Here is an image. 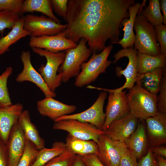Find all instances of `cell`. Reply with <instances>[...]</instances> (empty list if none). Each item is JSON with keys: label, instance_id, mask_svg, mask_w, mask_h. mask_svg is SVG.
<instances>
[{"label": "cell", "instance_id": "cell-1", "mask_svg": "<svg viewBox=\"0 0 166 166\" xmlns=\"http://www.w3.org/2000/svg\"><path fill=\"white\" fill-rule=\"evenodd\" d=\"M135 0H69L65 20V37L77 43L85 38L92 53L120 41L123 19L129 17L128 8Z\"/></svg>", "mask_w": 166, "mask_h": 166}, {"label": "cell", "instance_id": "cell-2", "mask_svg": "<svg viewBox=\"0 0 166 166\" xmlns=\"http://www.w3.org/2000/svg\"><path fill=\"white\" fill-rule=\"evenodd\" d=\"M130 113L139 121H145L158 112V96L142 88L138 84L129 89L127 94Z\"/></svg>", "mask_w": 166, "mask_h": 166}, {"label": "cell", "instance_id": "cell-3", "mask_svg": "<svg viewBox=\"0 0 166 166\" xmlns=\"http://www.w3.org/2000/svg\"><path fill=\"white\" fill-rule=\"evenodd\" d=\"M133 29L135 30L134 49L138 52L153 56L160 55L154 27L139 11L136 16Z\"/></svg>", "mask_w": 166, "mask_h": 166}, {"label": "cell", "instance_id": "cell-4", "mask_svg": "<svg viewBox=\"0 0 166 166\" xmlns=\"http://www.w3.org/2000/svg\"><path fill=\"white\" fill-rule=\"evenodd\" d=\"M113 47L111 44L100 53H93L89 61L81 64V71L75 80L76 86L81 88L88 85L95 81L100 74L105 73L107 68L112 63L108 58Z\"/></svg>", "mask_w": 166, "mask_h": 166}, {"label": "cell", "instance_id": "cell-5", "mask_svg": "<svg viewBox=\"0 0 166 166\" xmlns=\"http://www.w3.org/2000/svg\"><path fill=\"white\" fill-rule=\"evenodd\" d=\"M86 43V40L81 38L76 47L65 50V59L57 71L62 75V82L66 83L80 73L81 64L87 61L92 53Z\"/></svg>", "mask_w": 166, "mask_h": 166}, {"label": "cell", "instance_id": "cell-6", "mask_svg": "<svg viewBox=\"0 0 166 166\" xmlns=\"http://www.w3.org/2000/svg\"><path fill=\"white\" fill-rule=\"evenodd\" d=\"M32 49L34 53L46 58L45 65H42L38 71L48 88L54 92L62 82V75L59 73L57 74V72L64 60L65 53L63 51L52 53L38 48H33Z\"/></svg>", "mask_w": 166, "mask_h": 166}, {"label": "cell", "instance_id": "cell-7", "mask_svg": "<svg viewBox=\"0 0 166 166\" xmlns=\"http://www.w3.org/2000/svg\"><path fill=\"white\" fill-rule=\"evenodd\" d=\"M24 28L30 32V36L56 35L64 31L67 24H58L53 19L42 15L39 16L28 14L23 17Z\"/></svg>", "mask_w": 166, "mask_h": 166}, {"label": "cell", "instance_id": "cell-8", "mask_svg": "<svg viewBox=\"0 0 166 166\" xmlns=\"http://www.w3.org/2000/svg\"><path fill=\"white\" fill-rule=\"evenodd\" d=\"M137 51L133 47L123 49L113 56L114 60L113 62L114 63L124 57H126L128 59V63L125 69H122V68L119 67L116 68L117 75L120 77L123 75L126 79V81L124 85L119 88L115 89L102 88V90L108 92H119L125 89H130L134 86L138 74L137 69Z\"/></svg>", "mask_w": 166, "mask_h": 166}, {"label": "cell", "instance_id": "cell-9", "mask_svg": "<svg viewBox=\"0 0 166 166\" xmlns=\"http://www.w3.org/2000/svg\"><path fill=\"white\" fill-rule=\"evenodd\" d=\"M53 128L66 131L73 137L85 140H93L97 143L99 136L105 133L102 130L86 122L74 119H66L55 122Z\"/></svg>", "mask_w": 166, "mask_h": 166}, {"label": "cell", "instance_id": "cell-10", "mask_svg": "<svg viewBox=\"0 0 166 166\" xmlns=\"http://www.w3.org/2000/svg\"><path fill=\"white\" fill-rule=\"evenodd\" d=\"M107 97V92H102L100 93L94 103L87 109L80 113L62 116L55 122L62 120L74 119L89 123L97 129L102 130L106 117L103 107Z\"/></svg>", "mask_w": 166, "mask_h": 166}, {"label": "cell", "instance_id": "cell-11", "mask_svg": "<svg viewBox=\"0 0 166 166\" xmlns=\"http://www.w3.org/2000/svg\"><path fill=\"white\" fill-rule=\"evenodd\" d=\"M97 155L105 166H119L122 153L126 147L124 142L112 140L104 134L99 137Z\"/></svg>", "mask_w": 166, "mask_h": 166}, {"label": "cell", "instance_id": "cell-12", "mask_svg": "<svg viewBox=\"0 0 166 166\" xmlns=\"http://www.w3.org/2000/svg\"><path fill=\"white\" fill-rule=\"evenodd\" d=\"M109 93L105 113L106 117L102 128L104 131L113 121L122 118L130 113L126 91Z\"/></svg>", "mask_w": 166, "mask_h": 166}, {"label": "cell", "instance_id": "cell-13", "mask_svg": "<svg viewBox=\"0 0 166 166\" xmlns=\"http://www.w3.org/2000/svg\"><path fill=\"white\" fill-rule=\"evenodd\" d=\"M20 58L23 65V69L18 75L16 81L19 82L25 81L31 82L40 89L44 94L45 97H56V93L49 89L41 74L32 65L30 51L29 50L22 51Z\"/></svg>", "mask_w": 166, "mask_h": 166}, {"label": "cell", "instance_id": "cell-14", "mask_svg": "<svg viewBox=\"0 0 166 166\" xmlns=\"http://www.w3.org/2000/svg\"><path fill=\"white\" fill-rule=\"evenodd\" d=\"M29 45L32 48L45 49L56 53L75 48L77 44L66 38L63 31L54 35L31 37Z\"/></svg>", "mask_w": 166, "mask_h": 166}, {"label": "cell", "instance_id": "cell-15", "mask_svg": "<svg viewBox=\"0 0 166 166\" xmlns=\"http://www.w3.org/2000/svg\"><path fill=\"white\" fill-rule=\"evenodd\" d=\"M26 139L18 122L13 127L6 144L8 166H17L26 148Z\"/></svg>", "mask_w": 166, "mask_h": 166}, {"label": "cell", "instance_id": "cell-16", "mask_svg": "<svg viewBox=\"0 0 166 166\" xmlns=\"http://www.w3.org/2000/svg\"><path fill=\"white\" fill-rule=\"evenodd\" d=\"M146 132L149 147L166 143V113L158 112L145 120Z\"/></svg>", "mask_w": 166, "mask_h": 166}, {"label": "cell", "instance_id": "cell-17", "mask_svg": "<svg viewBox=\"0 0 166 166\" xmlns=\"http://www.w3.org/2000/svg\"><path fill=\"white\" fill-rule=\"evenodd\" d=\"M139 121L129 113L113 121L104 131L105 134L113 140L124 142L135 131Z\"/></svg>", "mask_w": 166, "mask_h": 166}, {"label": "cell", "instance_id": "cell-18", "mask_svg": "<svg viewBox=\"0 0 166 166\" xmlns=\"http://www.w3.org/2000/svg\"><path fill=\"white\" fill-rule=\"evenodd\" d=\"M37 108L41 115L54 122L60 117L73 112L77 109L75 105L65 104L51 97H45L38 101Z\"/></svg>", "mask_w": 166, "mask_h": 166}, {"label": "cell", "instance_id": "cell-19", "mask_svg": "<svg viewBox=\"0 0 166 166\" xmlns=\"http://www.w3.org/2000/svg\"><path fill=\"white\" fill-rule=\"evenodd\" d=\"M23 106L18 103L0 108V140L5 144L11 130L23 111Z\"/></svg>", "mask_w": 166, "mask_h": 166}, {"label": "cell", "instance_id": "cell-20", "mask_svg": "<svg viewBox=\"0 0 166 166\" xmlns=\"http://www.w3.org/2000/svg\"><path fill=\"white\" fill-rule=\"evenodd\" d=\"M139 160L148 152L149 146L146 132L145 121H139L135 131L124 142Z\"/></svg>", "mask_w": 166, "mask_h": 166}, {"label": "cell", "instance_id": "cell-21", "mask_svg": "<svg viewBox=\"0 0 166 166\" xmlns=\"http://www.w3.org/2000/svg\"><path fill=\"white\" fill-rule=\"evenodd\" d=\"M141 6V4L139 2L130 6L128 8L129 18H124L121 22V25L124 26L123 37L116 44L121 45L123 49L133 47L135 38L133 30L134 23Z\"/></svg>", "mask_w": 166, "mask_h": 166}, {"label": "cell", "instance_id": "cell-22", "mask_svg": "<svg viewBox=\"0 0 166 166\" xmlns=\"http://www.w3.org/2000/svg\"><path fill=\"white\" fill-rule=\"evenodd\" d=\"M67 150L71 153L81 156L89 154L97 155V143L93 140H85L73 137L68 133L65 143Z\"/></svg>", "mask_w": 166, "mask_h": 166}, {"label": "cell", "instance_id": "cell-23", "mask_svg": "<svg viewBox=\"0 0 166 166\" xmlns=\"http://www.w3.org/2000/svg\"><path fill=\"white\" fill-rule=\"evenodd\" d=\"M18 121L26 139L30 141L38 150L45 148V140L40 136L36 126L31 122L28 110L22 112Z\"/></svg>", "mask_w": 166, "mask_h": 166}, {"label": "cell", "instance_id": "cell-24", "mask_svg": "<svg viewBox=\"0 0 166 166\" xmlns=\"http://www.w3.org/2000/svg\"><path fill=\"white\" fill-rule=\"evenodd\" d=\"M165 68H159L142 74H138L136 83L148 92L157 94L160 91Z\"/></svg>", "mask_w": 166, "mask_h": 166}, {"label": "cell", "instance_id": "cell-25", "mask_svg": "<svg viewBox=\"0 0 166 166\" xmlns=\"http://www.w3.org/2000/svg\"><path fill=\"white\" fill-rule=\"evenodd\" d=\"M166 57L161 54L153 56L137 51V69L138 74H142L159 68H165Z\"/></svg>", "mask_w": 166, "mask_h": 166}, {"label": "cell", "instance_id": "cell-26", "mask_svg": "<svg viewBox=\"0 0 166 166\" xmlns=\"http://www.w3.org/2000/svg\"><path fill=\"white\" fill-rule=\"evenodd\" d=\"M23 23V17H22L11 31L5 36L0 38V56L9 51L10 46L19 40L30 36V32L24 28Z\"/></svg>", "mask_w": 166, "mask_h": 166}, {"label": "cell", "instance_id": "cell-27", "mask_svg": "<svg viewBox=\"0 0 166 166\" xmlns=\"http://www.w3.org/2000/svg\"><path fill=\"white\" fill-rule=\"evenodd\" d=\"M41 13L58 24L59 20L54 14L50 0H25L23 3L22 14L27 12Z\"/></svg>", "mask_w": 166, "mask_h": 166}, {"label": "cell", "instance_id": "cell-28", "mask_svg": "<svg viewBox=\"0 0 166 166\" xmlns=\"http://www.w3.org/2000/svg\"><path fill=\"white\" fill-rule=\"evenodd\" d=\"M67 150L65 143L56 141L51 148L45 147L39 150L36 158L31 166H43L53 158Z\"/></svg>", "mask_w": 166, "mask_h": 166}, {"label": "cell", "instance_id": "cell-29", "mask_svg": "<svg viewBox=\"0 0 166 166\" xmlns=\"http://www.w3.org/2000/svg\"><path fill=\"white\" fill-rule=\"evenodd\" d=\"M159 0H149L148 5L139 12L154 27L162 24L163 17L160 11Z\"/></svg>", "mask_w": 166, "mask_h": 166}, {"label": "cell", "instance_id": "cell-30", "mask_svg": "<svg viewBox=\"0 0 166 166\" xmlns=\"http://www.w3.org/2000/svg\"><path fill=\"white\" fill-rule=\"evenodd\" d=\"M12 71V68L8 67L0 75V108L12 105L7 87V80Z\"/></svg>", "mask_w": 166, "mask_h": 166}, {"label": "cell", "instance_id": "cell-31", "mask_svg": "<svg viewBox=\"0 0 166 166\" xmlns=\"http://www.w3.org/2000/svg\"><path fill=\"white\" fill-rule=\"evenodd\" d=\"M26 139L24 152L17 166H31L35 161L39 150L29 140Z\"/></svg>", "mask_w": 166, "mask_h": 166}, {"label": "cell", "instance_id": "cell-32", "mask_svg": "<svg viewBox=\"0 0 166 166\" xmlns=\"http://www.w3.org/2000/svg\"><path fill=\"white\" fill-rule=\"evenodd\" d=\"M20 15L6 10L0 11V32L6 29L11 30L20 18Z\"/></svg>", "mask_w": 166, "mask_h": 166}, {"label": "cell", "instance_id": "cell-33", "mask_svg": "<svg viewBox=\"0 0 166 166\" xmlns=\"http://www.w3.org/2000/svg\"><path fill=\"white\" fill-rule=\"evenodd\" d=\"M77 155L68 150L61 154L53 158L43 166H73Z\"/></svg>", "mask_w": 166, "mask_h": 166}, {"label": "cell", "instance_id": "cell-34", "mask_svg": "<svg viewBox=\"0 0 166 166\" xmlns=\"http://www.w3.org/2000/svg\"><path fill=\"white\" fill-rule=\"evenodd\" d=\"M23 0H0V11L6 10L19 15L22 14Z\"/></svg>", "mask_w": 166, "mask_h": 166}, {"label": "cell", "instance_id": "cell-35", "mask_svg": "<svg viewBox=\"0 0 166 166\" xmlns=\"http://www.w3.org/2000/svg\"><path fill=\"white\" fill-rule=\"evenodd\" d=\"M159 92L157 106L158 112L166 113V72L164 70Z\"/></svg>", "mask_w": 166, "mask_h": 166}, {"label": "cell", "instance_id": "cell-36", "mask_svg": "<svg viewBox=\"0 0 166 166\" xmlns=\"http://www.w3.org/2000/svg\"><path fill=\"white\" fill-rule=\"evenodd\" d=\"M154 28L157 41L160 45V54L166 57V26L162 24Z\"/></svg>", "mask_w": 166, "mask_h": 166}, {"label": "cell", "instance_id": "cell-37", "mask_svg": "<svg viewBox=\"0 0 166 166\" xmlns=\"http://www.w3.org/2000/svg\"><path fill=\"white\" fill-rule=\"evenodd\" d=\"M119 166H139L134 152L126 147L122 153Z\"/></svg>", "mask_w": 166, "mask_h": 166}, {"label": "cell", "instance_id": "cell-38", "mask_svg": "<svg viewBox=\"0 0 166 166\" xmlns=\"http://www.w3.org/2000/svg\"><path fill=\"white\" fill-rule=\"evenodd\" d=\"M68 0H51L53 11L65 20L68 10Z\"/></svg>", "mask_w": 166, "mask_h": 166}, {"label": "cell", "instance_id": "cell-39", "mask_svg": "<svg viewBox=\"0 0 166 166\" xmlns=\"http://www.w3.org/2000/svg\"><path fill=\"white\" fill-rule=\"evenodd\" d=\"M138 161L139 166H159L156 155L152 152L150 147L147 154Z\"/></svg>", "mask_w": 166, "mask_h": 166}, {"label": "cell", "instance_id": "cell-40", "mask_svg": "<svg viewBox=\"0 0 166 166\" xmlns=\"http://www.w3.org/2000/svg\"><path fill=\"white\" fill-rule=\"evenodd\" d=\"M81 156L86 166H105L96 155L89 154Z\"/></svg>", "mask_w": 166, "mask_h": 166}, {"label": "cell", "instance_id": "cell-41", "mask_svg": "<svg viewBox=\"0 0 166 166\" xmlns=\"http://www.w3.org/2000/svg\"><path fill=\"white\" fill-rule=\"evenodd\" d=\"M0 166H8L6 144L0 140Z\"/></svg>", "mask_w": 166, "mask_h": 166}, {"label": "cell", "instance_id": "cell-42", "mask_svg": "<svg viewBox=\"0 0 166 166\" xmlns=\"http://www.w3.org/2000/svg\"><path fill=\"white\" fill-rule=\"evenodd\" d=\"M152 152L156 155H159L166 157V146H161L150 147Z\"/></svg>", "mask_w": 166, "mask_h": 166}, {"label": "cell", "instance_id": "cell-43", "mask_svg": "<svg viewBox=\"0 0 166 166\" xmlns=\"http://www.w3.org/2000/svg\"><path fill=\"white\" fill-rule=\"evenodd\" d=\"M160 10L163 13V22L166 26V0H161L160 1Z\"/></svg>", "mask_w": 166, "mask_h": 166}, {"label": "cell", "instance_id": "cell-44", "mask_svg": "<svg viewBox=\"0 0 166 166\" xmlns=\"http://www.w3.org/2000/svg\"><path fill=\"white\" fill-rule=\"evenodd\" d=\"M73 166H86L83 161L81 156L77 155L76 158Z\"/></svg>", "mask_w": 166, "mask_h": 166}, {"label": "cell", "instance_id": "cell-45", "mask_svg": "<svg viewBox=\"0 0 166 166\" xmlns=\"http://www.w3.org/2000/svg\"><path fill=\"white\" fill-rule=\"evenodd\" d=\"M159 166H166V160L165 158L159 155H156Z\"/></svg>", "mask_w": 166, "mask_h": 166}]
</instances>
